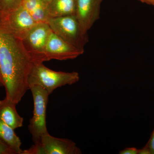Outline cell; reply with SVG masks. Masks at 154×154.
<instances>
[{
    "instance_id": "obj_5",
    "label": "cell",
    "mask_w": 154,
    "mask_h": 154,
    "mask_svg": "<svg viewBox=\"0 0 154 154\" xmlns=\"http://www.w3.org/2000/svg\"><path fill=\"white\" fill-rule=\"evenodd\" d=\"M51 31L48 23H37L21 39L34 63L45 62V51Z\"/></svg>"
},
{
    "instance_id": "obj_18",
    "label": "cell",
    "mask_w": 154,
    "mask_h": 154,
    "mask_svg": "<svg viewBox=\"0 0 154 154\" xmlns=\"http://www.w3.org/2000/svg\"><path fill=\"white\" fill-rule=\"evenodd\" d=\"M141 2L154 6V0H138Z\"/></svg>"
},
{
    "instance_id": "obj_6",
    "label": "cell",
    "mask_w": 154,
    "mask_h": 154,
    "mask_svg": "<svg viewBox=\"0 0 154 154\" xmlns=\"http://www.w3.org/2000/svg\"><path fill=\"white\" fill-rule=\"evenodd\" d=\"M82 151L74 142L67 138L54 137L49 134L42 137L38 143L23 150L22 154H81Z\"/></svg>"
},
{
    "instance_id": "obj_17",
    "label": "cell",
    "mask_w": 154,
    "mask_h": 154,
    "mask_svg": "<svg viewBox=\"0 0 154 154\" xmlns=\"http://www.w3.org/2000/svg\"><path fill=\"white\" fill-rule=\"evenodd\" d=\"M146 146L149 149L150 154H154V130L150 139Z\"/></svg>"
},
{
    "instance_id": "obj_10",
    "label": "cell",
    "mask_w": 154,
    "mask_h": 154,
    "mask_svg": "<svg viewBox=\"0 0 154 154\" xmlns=\"http://www.w3.org/2000/svg\"><path fill=\"white\" fill-rule=\"evenodd\" d=\"M17 105L6 97L0 100V119L14 130L22 127L24 121L17 112Z\"/></svg>"
},
{
    "instance_id": "obj_12",
    "label": "cell",
    "mask_w": 154,
    "mask_h": 154,
    "mask_svg": "<svg viewBox=\"0 0 154 154\" xmlns=\"http://www.w3.org/2000/svg\"><path fill=\"white\" fill-rule=\"evenodd\" d=\"M77 0H51L48 4L50 19L75 15Z\"/></svg>"
},
{
    "instance_id": "obj_19",
    "label": "cell",
    "mask_w": 154,
    "mask_h": 154,
    "mask_svg": "<svg viewBox=\"0 0 154 154\" xmlns=\"http://www.w3.org/2000/svg\"><path fill=\"white\" fill-rule=\"evenodd\" d=\"M2 78V74H1V70H0V87H3Z\"/></svg>"
},
{
    "instance_id": "obj_3",
    "label": "cell",
    "mask_w": 154,
    "mask_h": 154,
    "mask_svg": "<svg viewBox=\"0 0 154 154\" xmlns=\"http://www.w3.org/2000/svg\"><path fill=\"white\" fill-rule=\"evenodd\" d=\"M54 33L69 44L84 51L88 34L81 29L75 15L50 18L48 22Z\"/></svg>"
},
{
    "instance_id": "obj_7",
    "label": "cell",
    "mask_w": 154,
    "mask_h": 154,
    "mask_svg": "<svg viewBox=\"0 0 154 154\" xmlns=\"http://www.w3.org/2000/svg\"><path fill=\"white\" fill-rule=\"evenodd\" d=\"M84 52L69 44L51 31L45 47L44 60L73 59L82 54Z\"/></svg>"
},
{
    "instance_id": "obj_13",
    "label": "cell",
    "mask_w": 154,
    "mask_h": 154,
    "mask_svg": "<svg viewBox=\"0 0 154 154\" xmlns=\"http://www.w3.org/2000/svg\"><path fill=\"white\" fill-rule=\"evenodd\" d=\"M0 140L15 152L16 154H22V142L11 126L0 119Z\"/></svg>"
},
{
    "instance_id": "obj_11",
    "label": "cell",
    "mask_w": 154,
    "mask_h": 154,
    "mask_svg": "<svg viewBox=\"0 0 154 154\" xmlns=\"http://www.w3.org/2000/svg\"><path fill=\"white\" fill-rule=\"evenodd\" d=\"M22 5L36 23H48V4L43 0H23Z\"/></svg>"
},
{
    "instance_id": "obj_20",
    "label": "cell",
    "mask_w": 154,
    "mask_h": 154,
    "mask_svg": "<svg viewBox=\"0 0 154 154\" xmlns=\"http://www.w3.org/2000/svg\"><path fill=\"white\" fill-rule=\"evenodd\" d=\"M43 1H44V2H45L47 3L48 4L50 2H51V0H43Z\"/></svg>"
},
{
    "instance_id": "obj_1",
    "label": "cell",
    "mask_w": 154,
    "mask_h": 154,
    "mask_svg": "<svg viewBox=\"0 0 154 154\" xmlns=\"http://www.w3.org/2000/svg\"><path fill=\"white\" fill-rule=\"evenodd\" d=\"M22 39L0 25V70L6 97L18 104L29 89L28 78L34 63Z\"/></svg>"
},
{
    "instance_id": "obj_15",
    "label": "cell",
    "mask_w": 154,
    "mask_h": 154,
    "mask_svg": "<svg viewBox=\"0 0 154 154\" xmlns=\"http://www.w3.org/2000/svg\"><path fill=\"white\" fill-rule=\"evenodd\" d=\"M0 154H16L15 152L11 149L5 144L0 140Z\"/></svg>"
},
{
    "instance_id": "obj_9",
    "label": "cell",
    "mask_w": 154,
    "mask_h": 154,
    "mask_svg": "<svg viewBox=\"0 0 154 154\" xmlns=\"http://www.w3.org/2000/svg\"><path fill=\"white\" fill-rule=\"evenodd\" d=\"M103 0H77L75 16L81 29L87 34L88 30L99 19Z\"/></svg>"
},
{
    "instance_id": "obj_16",
    "label": "cell",
    "mask_w": 154,
    "mask_h": 154,
    "mask_svg": "<svg viewBox=\"0 0 154 154\" xmlns=\"http://www.w3.org/2000/svg\"><path fill=\"white\" fill-rule=\"evenodd\" d=\"M140 149L134 147L126 148L119 152V154H139Z\"/></svg>"
},
{
    "instance_id": "obj_2",
    "label": "cell",
    "mask_w": 154,
    "mask_h": 154,
    "mask_svg": "<svg viewBox=\"0 0 154 154\" xmlns=\"http://www.w3.org/2000/svg\"><path fill=\"white\" fill-rule=\"evenodd\" d=\"M79 79L77 72L55 71L45 66L43 63H34L28 76V84L29 89L32 86H40L50 95L57 88L73 85Z\"/></svg>"
},
{
    "instance_id": "obj_4",
    "label": "cell",
    "mask_w": 154,
    "mask_h": 154,
    "mask_svg": "<svg viewBox=\"0 0 154 154\" xmlns=\"http://www.w3.org/2000/svg\"><path fill=\"white\" fill-rule=\"evenodd\" d=\"M33 101V115L30 119L28 130L34 143H38L42 137L48 134L46 122V109L49 94L40 86L30 87Z\"/></svg>"
},
{
    "instance_id": "obj_14",
    "label": "cell",
    "mask_w": 154,
    "mask_h": 154,
    "mask_svg": "<svg viewBox=\"0 0 154 154\" xmlns=\"http://www.w3.org/2000/svg\"><path fill=\"white\" fill-rule=\"evenodd\" d=\"M23 0H0V23L22 5Z\"/></svg>"
},
{
    "instance_id": "obj_8",
    "label": "cell",
    "mask_w": 154,
    "mask_h": 154,
    "mask_svg": "<svg viewBox=\"0 0 154 154\" xmlns=\"http://www.w3.org/2000/svg\"><path fill=\"white\" fill-rule=\"evenodd\" d=\"M36 24L22 5L11 12L0 23L9 32L21 39Z\"/></svg>"
}]
</instances>
